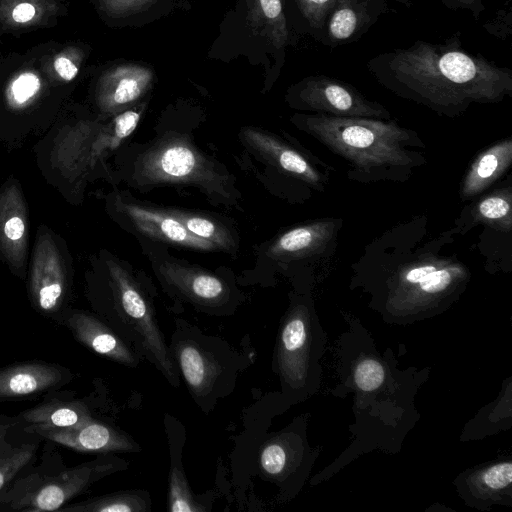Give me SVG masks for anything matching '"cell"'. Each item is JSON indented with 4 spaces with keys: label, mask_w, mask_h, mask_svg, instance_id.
<instances>
[{
    "label": "cell",
    "mask_w": 512,
    "mask_h": 512,
    "mask_svg": "<svg viewBox=\"0 0 512 512\" xmlns=\"http://www.w3.org/2000/svg\"><path fill=\"white\" fill-rule=\"evenodd\" d=\"M54 68L58 75L66 81H71L78 73V67L65 56H60L55 60Z\"/></svg>",
    "instance_id": "obj_35"
},
{
    "label": "cell",
    "mask_w": 512,
    "mask_h": 512,
    "mask_svg": "<svg viewBox=\"0 0 512 512\" xmlns=\"http://www.w3.org/2000/svg\"><path fill=\"white\" fill-rule=\"evenodd\" d=\"M28 434L37 435L78 452L106 454L141 450L126 433L94 418L73 427L36 429Z\"/></svg>",
    "instance_id": "obj_10"
},
{
    "label": "cell",
    "mask_w": 512,
    "mask_h": 512,
    "mask_svg": "<svg viewBox=\"0 0 512 512\" xmlns=\"http://www.w3.org/2000/svg\"><path fill=\"white\" fill-rule=\"evenodd\" d=\"M143 112L142 106L131 107L115 115L112 122L99 133L92 146L91 159L118 147L138 126Z\"/></svg>",
    "instance_id": "obj_27"
},
{
    "label": "cell",
    "mask_w": 512,
    "mask_h": 512,
    "mask_svg": "<svg viewBox=\"0 0 512 512\" xmlns=\"http://www.w3.org/2000/svg\"><path fill=\"white\" fill-rule=\"evenodd\" d=\"M74 377L59 364L26 361L0 368V402L18 401L48 392H56Z\"/></svg>",
    "instance_id": "obj_8"
},
{
    "label": "cell",
    "mask_w": 512,
    "mask_h": 512,
    "mask_svg": "<svg viewBox=\"0 0 512 512\" xmlns=\"http://www.w3.org/2000/svg\"><path fill=\"white\" fill-rule=\"evenodd\" d=\"M154 71L145 64L128 62L111 70L99 90L102 110L118 114L134 106L152 87Z\"/></svg>",
    "instance_id": "obj_16"
},
{
    "label": "cell",
    "mask_w": 512,
    "mask_h": 512,
    "mask_svg": "<svg viewBox=\"0 0 512 512\" xmlns=\"http://www.w3.org/2000/svg\"><path fill=\"white\" fill-rule=\"evenodd\" d=\"M338 230L335 219H323L294 227L276 238L267 255L276 260L310 257L324 252Z\"/></svg>",
    "instance_id": "obj_17"
},
{
    "label": "cell",
    "mask_w": 512,
    "mask_h": 512,
    "mask_svg": "<svg viewBox=\"0 0 512 512\" xmlns=\"http://www.w3.org/2000/svg\"><path fill=\"white\" fill-rule=\"evenodd\" d=\"M241 135L244 143L249 148L279 171L316 190L320 191L325 187L328 181V173L320 171L318 166L311 161V158L277 136L254 127L243 128Z\"/></svg>",
    "instance_id": "obj_9"
},
{
    "label": "cell",
    "mask_w": 512,
    "mask_h": 512,
    "mask_svg": "<svg viewBox=\"0 0 512 512\" xmlns=\"http://www.w3.org/2000/svg\"><path fill=\"white\" fill-rule=\"evenodd\" d=\"M466 276L467 270L456 261L419 260L400 271L395 292L410 300H432L447 294Z\"/></svg>",
    "instance_id": "obj_12"
},
{
    "label": "cell",
    "mask_w": 512,
    "mask_h": 512,
    "mask_svg": "<svg viewBox=\"0 0 512 512\" xmlns=\"http://www.w3.org/2000/svg\"><path fill=\"white\" fill-rule=\"evenodd\" d=\"M27 236L22 193L16 182L7 183L0 192V252L17 274L25 269Z\"/></svg>",
    "instance_id": "obj_15"
},
{
    "label": "cell",
    "mask_w": 512,
    "mask_h": 512,
    "mask_svg": "<svg viewBox=\"0 0 512 512\" xmlns=\"http://www.w3.org/2000/svg\"><path fill=\"white\" fill-rule=\"evenodd\" d=\"M512 162V140L503 139L482 151L463 178L460 195L469 200L485 191L498 180Z\"/></svg>",
    "instance_id": "obj_20"
},
{
    "label": "cell",
    "mask_w": 512,
    "mask_h": 512,
    "mask_svg": "<svg viewBox=\"0 0 512 512\" xmlns=\"http://www.w3.org/2000/svg\"><path fill=\"white\" fill-rule=\"evenodd\" d=\"M368 0H336L328 22L329 38L346 41L352 38L367 21Z\"/></svg>",
    "instance_id": "obj_26"
},
{
    "label": "cell",
    "mask_w": 512,
    "mask_h": 512,
    "mask_svg": "<svg viewBox=\"0 0 512 512\" xmlns=\"http://www.w3.org/2000/svg\"><path fill=\"white\" fill-rule=\"evenodd\" d=\"M35 7L30 3H20L12 11V18L18 23L30 21L35 16Z\"/></svg>",
    "instance_id": "obj_36"
},
{
    "label": "cell",
    "mask_w": 512,
    "mask_h": 512,
    "mask_svg": "<svg viewBox=\"0 0 512 512\" xmlns=\"http://www.w3.org/2000/svg\"><path fill=\"white\" fill-rule=\"evenodd\" d=\"M303 17L314 28H322L336 0H295Z\"/></svg>",
    "instance_id": "obj_30"
},
{
    "label": "cell",
    "mask_w": 512,
    "mask_h": 512,
    "mask_svg": "<svg viewBox=\"0 0 512 512\" xmlns=\"http://www.w3.org/2000/svg\"><path fill=\"white\" fill-rule=\"evenodd\" d=\"M40 79L32 72L18 75L10 84L8 96L14 106L27 104L40 90Z\"/></svg>",
    "instance_id": "obj_29"
},
{
    "label": "cell",
    "mask_w": 512,
    "mask_h": 512,
    "mask_svg": "<svg viewBox=\"0 0 512 512\" xmlns=\"http://www.w3.org/2000/svg\"><path fill=\"white\" fill-rule=\"evenodd\" d=\"M40 437L16 442L11 438L0 443V495L22 474L33 467Z\"/></svg>",
    "instance_id": "obj_24"
},
{
    "label": "cell",
    "mask_w": 512,
    "mask_h": 512,
    "mask_svg": "<svg viewBox=\"0 0 512 512\" xmlns=\"http://www.w3.org/2000/svg\"><path fill=\"white\" fill-rule=\"evenodd\" d=\"M132 180L138 187L175 184L199 188L208 197L228 200L233 179L207 158L188 138L168 135L135 159Z\"/></svg>",
    "instance_id": "obj_4"
},
{
    "label": "cell",
    "mask_w": 512,
    "mask_h": 512,
    "mask_svg": "<svg viewBox=\"0 0 512 512\" xmlns=\"http://www.w3.org/2000/svg\"><path fill=\"white\" fill-rule=\"evenodd\" d=\"M127 461L101 454L93 460L58 471H48V462L30 468L0 495L1 511H59L95 482L125 470Z\"/></svg>",
    "instance_id": "obj_5"
},
{
    "label": "cell",
    "mask_w": 512,
    "mask_h": 512,
    "mask_svg": "<svg viewBox=\"0 0 512 512\" xmlns=\"http://www.w3.org/2000/svg\"><path fill=\"white\" fill-rule=\"evenodd\" d=\"M252 27L277 51L289 42L282 0H247Z\"/></svg>",
    "instance_id": "obj_22"
},
{
    "label": "cell",
    "mask_w": 512,
    "mask_h": 512,
    "mask_svg": "<svg viewBox=\"0 0 512 512\" xmlns=\"http://www.w3.org/2000/svg\"><path fill=\"white\" fill-rule=\"evenodd\" d=\"M459 1H463L464 2V1H472V0H459Z\"/></svg>",
    "instance_id": "obj_38"
},
{
    "label": "cell",
    "mask_w": 512,
    "mask_h": 512,
    "mask_svg": "<svg viewBox=\"0 0 512 512\" xmlns=\"http://www.w3.org/2000/svg\"><path fill=\"white\" fill-rule=\"evenodd\" d=\"M484 485L491 490H501L508 487L512 481V464L502 462L489 467L483 474Z\"/></svg>",
    "instance_id": "obj_34"
},
{
    "label": "cell",
    "mask_w": 512,
    "mask_h": 512,
    "mask_svg": "<svg viewBox=\"0 0 512 512\" xmlns=\"http://www.w3.org/2000/svg\"><path fill=\"white\" fill-rule=\"evenodd\" d=\"M66 292V278L59 251L50 235L38 236L30 276L34 306L46 315L56 313Z\"/></svg>",
    "instance_id": "obj_11"
},
{
    "label": "cell",
    "mask_w": 512,
    "mask_h": 512,
    "mask_svg": "<svg viewBox=\"0 0 512 512\" xmlns=\"http://www.w3.org/2000/svg\"><path fill=\"white\" fill-rule=\"evenodd\" d=\"M306 340V322L296 310L284 322L277 345V371L285 382L298 379V358L302 355Z\"/></svg>",
    "instance_id": "obj_21"
},
{
    "label": "cell",
    "mask_w": 512,
    "mask_h": 512,
    "mask_svg": "<svg viewBox=\"0 0 512 512\" xmlns=\"http://www.w3.org/2000/svg\"><path fill=\"white\" fill-rule=\"evenodd\" d=\"M169 348L189 393L206 412L233 391L246 367L247 358L228 343L183 321L176 322Z\"/></svg>",
    "instance_id": "obj_3"
},
{
    "label": "cell",
    "mask_w": 512,
    "mask_h": 512,
    "mask_svg": "<svg viewBox=\"0 0 512 512\" xmlns=\"http://www.w3.org/2000/svg\"><path fill=\"white\" fill-rule=\"evenodd\" d=\"M165 429L170 452L168 510L171 512H204L205 505L197 502L191 492L182 465V448L186 439L182 424L170 415L165 417Z\"/></svg>",
    "instance_id": "obj_19"
},
{
    "label": "cell",
    "mask_w": 512,
    "mask_h": 512,
    "mask_svg": "<svg viewBox=\"0 0 512 512\" xmlns=\"http://www.w3.org/2000/svg\"><path fill=\"white\" fill-rule=\"evenodd\" d=\"M119 210L133 230L151 239L198 251L217 248L191 234L184 225L165 209H155L132 202H119Z\"/></svg>",
    "instance_id": "obj_14"
},
{
    "label": "cell",
    "mask_w": 512,
    "mask_h": 512,
    "mask_svg": "<svg viewBox=\"0 0 512 512\" xmlns=\"http://www.w3.org/2000/svg\"><path fill=\"white\" fill-rule=\"evenodd\" d=\"M18 430L28 434L36 429L66 428L93 419L88 405L72 397H54L15 415Z\"/></svg>",
    "instance_id": "obj_18"
},
{
    "label": "cell",
    "mask_w": 512,
    "mask_h": 512,
    "mask_svg": "<svg viewBox=\"0 0 512 512\" xmlns=\"http://www.w3.org/2000/svg\"><path fill=\"white\" fill-rule=\"evenodd\" d=\"M170 215L181 222L194 236L208 241L217 249L233 251L236 243L230 230L217 219L203 213L184 209H165Z\"/></svg>",
    "instance_id": "obj_25"
},
{
    "label": "cell",
    "mask_w": 512,
    "mask_h": 512,
    "mask_svg": "<svg viewBox=\"0 0 512 512\" xmlns=\"http://www.w3.org/2000/svg\"><path fill=\"white\" fill-rule=\"evenodd\" d=\"M473 220L509 232L512 228L510 191L500 190L480 200L473 209Z\"/></svg>",
    "instance_id": "obj_28"
},
{
    "label": "cell",
    "mask_w": 512,
    "mask_h": 512,
    "mask_svg": "<svg viewBox=\"0 0 512 512\" xmlns=\"http://www.w3.org/2000/svg\"><path fill=\"white\" fill-rule=\"evenodd\" d=\"M16 432L19 430L15 416L0 415V443L9 439Z\"/></svg>",
    "instance_id": "obj_37"
},
{
    "label": "cell",
    "mask_w": 512,
    "mask_h": 512,
    "mask_svg": "<svg viewBox=\"0 0 512 512\" xmlns=\"http://www.w3.org/2000/svg\"><path fill=\"white\" fill-rule=\"evenodd\" d=\"M369 68L396 94L449 116L473 103L502 101L512 93L509 69L466 52L458 40L417 41L372 59Z\"/></svg>",
    "instance_id": "obj_1"
},
{
    "label": "cell",
    "mask_w": 512,
    "mask_h": 512,
    "mask_svg": "<svg viewBox=\"0 0 512 512\" xmlns=\"http://www.w3.org/2000/svg\"><path fill=\"white\" fill-rule=\"evenodd\" d=\"M109 12L117 17L131 18L155 5L159 0H102Z\"/></svg>",
    "instance_id": "obj_33"
},
{
    "label": "cell",
    "mask_w": 512,
    "mask_h": 512,
    "mask_svg": "<svg viewBox=\"0 0 512 512\" xmlns=\"http://www.w3.org/2000/svg\"><path fill=\"white\" fill-rule=\"evenodd\" d=\"M287 453L278 442H270L265 445L260 453V465L262 470L270 476L281 474L286 467Z\"/></svg>",
    "instance_id": "obj_32"
},
{
    "label": "cell",
    "mask_w": 512,
    "mask_h": 512,
    "mask_svg": "<svg viewBox=\"0 0 512 512\" xmlns=\"http://www.w3.org/2000/svg\"><path fill=\"white\" fill-rule=\"evenodd\" d=\"M287 101L295 109L330 116L390 119L386 107L350 84L324 75L309 76L291 86Z\"/></svg>",
    "instance_id": "obj_6"
},
{
    "label": "cell",
    "mask_w": 512,
    "mask_h": 512,
    "mask_svg": "<svg viewBox=\"0 0 512 512\" xmlns=\"http://www.w3.org/2000/svg\"><path fill=\"white\" fill-rule=\"evenodd\" d=\"M151 498L146 490H126L91 498L73 504H66L62 512H148Z\"/></svg>",
    "instance_id": "obj_23"
},
{
    "label": "cell",
    "mask_w": 512,
    "mask_h": 512,
    "mask_svg": "<svg viewBox=\"0 0 512 512\" xmlns=\"http://www.w3.org/2000/svg\"><path fill=\"white\" fill-rule=\"evenodd\" d=\"M163 283L181 299L210 314H228L231 289L220 277L203 269L164 261L158 266Z\"/></svg>",
    "instance_id": "obj_7"
},
{
    "label": "cell",
    "mask_w": 512,
    "mask_h": 512,
    "mask_svg": "<svg viewBox=\"0 0 512 512\" xmlns=\"http://www.w3.org/2000/svg\"><path fill=\"white\" fill-rule=\"evenodd\" d=\"M291 122L348 162V177L360 182L405 181L425 163L418 134L395 121L295 114Z\"/></svg>",
    "instance_id": "obj_2"
},
{
    "label": "cell",
    "mask_w": 512,
    "mask_h": 512,
    "mask_svg": "<svg viewBox=\"0 0 512 512\" xmlns=\"http://www.w3.org/2000/svg\"><path fill=\"white\" fill-rule=\"evenodd\" d=\"M63 323L78 342L116 363L136 368L144 360L107 322L91 313L72 310L66 314Z\"/></svg>",
    "instance_id": "obj_13"
},
{
    "label": "cell",
    "mask_w": 512,
    "mask_h": 512,
    "mask_svg": "<svg viewBox=\"0 0 512 512\" xmlns=\"http://www.w3.org/2000/svg\"><path fill=\"white\" fill-rule=\"evenodd\" d=\"M354 378L357 386L361 390L371 392L383 383L385 372L380 363L375 360L367 359L358 365Z\"/></svg>",
    "instance_id": "obj_31"
}]
</instances>
